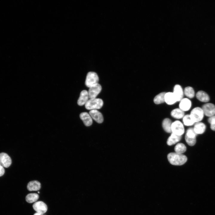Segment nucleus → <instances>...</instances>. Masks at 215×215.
I'll return each mask as SVG.
<instances>
[{"mask_svg":"<svg viewBox=\"0 0 215 215\" xmlns=\"http://www.w3.org/2000/svg\"><path fill=\"white\" fill-rule=\"evenodd\" d=\"M212 117H214V118H215V115H214V116H213Z\"/></svg>","mask_w":215,"mask_h":215,"instance_id":"obj_31","label":"nucleus"},{"mask_svg":"<svg viewBox=\"0 0 215 215\" xmlns=\"http://www.w3.org/2000/svg\"><path fill=\"white\" fill-rule=\"evenodd\" d=\"M39 198V195L36 193H30L27 194L26 196V201L29 203H32L36 202Z\"/></svg>","mask_w":215,"mask_h":215,"instance_id":"obj_25","label":"nucleus"},{"mask_svg":"<svg viewBox=\"0 0 215 215\" xmlns=\"http://www.w3.org/2000/svg\"><path fill=\"white\" fill-rule=\"evenodd\" d=\"M172 122L169 118H166L164 119L162 122V127L164 130L167 133L171 132V125Z\"/></svg>","mask_w":215,"mask_h":215,"instance_id":"obj_22","label":"nucleus"},{"mask_svg":"<svg viewBox=\"0 0 215 215\" xmlns=\"http://www.w3.org/2000/svg\"><path fill=\"white\" fill-rule=\"evenodd\" d=\"M99 78L97 74L93 72H90L87 74L85 81L87 87H90L98 83Z\"/></svg>","mask_w":215,"mask_h":215,"instance_id":"obj_4","label":"nucleus"},{"mask_svg":"<svg viewBox=\"0 0 215 215\" xmlns=\"http://www.w3.org/2000/svg\"><path fill=\"white\" fill-rule=\"evenodd\" d=\"M167 158L169 162L171 164L175 165H183L187 160V158L185 155L176 152L169 153Z\"/></svg>","mask_w":215,"mask_h":215,"instance_id":"obj_1","label":"nucleus"},{"mask_svg":"<svg viewBox=\"0 0 215 215\" xmlns=\"http://www.w3.org/2000/svg\"><path fill=\"white\" fill-rule=\"evenodd\" d=\"M181 137V136L172 133L167 140V144L170 146L173 145L180 141Z\"/></svg>","mask_w":215,"mask_h":215,"instance_id":"obj_20","label":"nucleus"},{"mask_svg":"<svg viewBox=\"0 0 215 215\" xmlns=\"http://www.w3.org/2000/svg\"><path fill=\"white\" fill-rule=\"evenodd\" d=\"M204 115L210 117L215 115V105L212 103H207L202 108Z\"/></svg>","mask_w":215,"mask_h":215,"instance_id":"obj_7","label":"nucleus"},{"mask_svg":"<svg viewBox=\"0 0 215 215\" xmlns=\"http://www.w3.org/2000/svg\"><path fill=\"white\" fill-rule=\"evenodd\" d=\"M182 118L183 124L186 126H191L195 123L191 119L189 114L185 115Z\"/></svg>","mask_w":215,"mask_h":215,"instance_id":"obj_27","label":"nucleus"},{"mask_svg":"<svg viewBox=\"0 0 215 215\" xmlns=\"http://www.w3.org/2000/svg\"><path fill=\"white\" fill-rule=\"evenodd\" d=\"M171 116L176 119H180L183 118L185 116L184 112L179 108H176L173 110L171 112Z\"/></svg>","mask_w":215,"mask_h":215,"instance_id":"obj_21","label":"nucleus"},{"mask_svg":"<svg viewBox=\"0 0 215 215\" xmlns=\"http://www.w3.org/2000/svg\"><path fill=\"white\" fill-rule=\"evenodd\" d=\"M79 116L86 126H89L92 124V118L90 114L87 112L82 113L80 114Z\"/></svg>","mask_w":215,"mask_h":215,"instance_id":"obj_16","label":"nucleus"},{"mask_svg":"<svg viewBox=\"0 0 215 215\" xmlns=\"http://www.w3.org/2000/svg\"><path fill=\"white\" fill-rule=\"evenodd\" d=\"M11 163V159L7 154L4 153H0V164L4 167L8 168Z\"/></svg>","mask_w":215,"mask_h":215,"instance_id":"obj_10","label":"nucleus"},{"mask_svg":"<svg viewBox=\"0 0 215 215\" xmlns=\"http://www.w3.org/2000/svg\"><path fill=\"white\" fill-rule=\"evenodd\" d=\"M184 94L189 98H192L195 96V91L193 88L191 86L185 87L184 91Z\"/></svg>","mask_w":215,"mask_h":215,"instance_id":"obj_24","label":"nucleus"},{"mask_svg":"<svg viewBox=\"0 0 215 215\" xmlns=\"http://www.w3.org/2000/svg\"><path fill=\"white\" fill-rule=\"evenodd\" d=\"M171 130L172 133L180 136L183 134L185 131L183 124L179 120L172 122Z\"/></svg>","mask_w":215,"mask_h":215,"instance_id":"obj_5","label":"nucleus"},{"mask_svg":"<svg viewBox=\"0 0 215 215\" xmlns=\"http://www.w3.org/2000/svg\"><path fill=\"white\" fill-rule=\"evenodd\" d=\"M196 96L199 100L202 102H207L210 100L208 95L204 91H198L196 93Z\"/></svg>","mask_w":215,"mask_h":215,"instance_id":"obj_17","label":"nucleus"},{"mask_svg":"<svg viewBox=\"0 0 215 215\" xmlns=\"http://www.w3.org/2000/svg\"><path fill=\"white\" fill-rule=\"evenodd\" d=\"M189 115L195 123L200 122L203 119L204 114L202 108L196 107L191 110Z\"/></svg>","mask_w":215,"mask_h":215,"instance_id":"obj_3","label":"nucleus"},{"mask_svg":"<svg viewBox=\"0 0 215 215\" xmlns=\"http://www.w3.org/2000/svg\"><path fill=\"white\" fill-rule=\"evenodd\" d=\"M38 193H39L40 192H39V191H38Z\"/></svg>","mask_w":215,"mask_h":215,"instance_id":"obj_32","label":"nucleus"},{"mask_svg":"<svg viewBox=\"0 0 215 215\" xmlns=\"http://www.w3.org/2000/svg\"><path fill=\"white\" fill-rule=\"evenodd\" d=\"M165 93L162 92L156 95L153 99L154 103L158 105L165 102Z\"/></svg>","mask_w":215,"mask_h":215,"instance_id":"obj_23","label":"nucleus"},{"mask_svg":"<svg viewBox=\"0 0 215 215\" xmlns=\"http://www.w3.org/2000/svg\"><path fill=\"white\" fill-rule=\"evenodd\" d=\"M192 105L191 101L188 98H183L180 101L179 108L184 112L188 110Z\"/></svg>","mask_w":215,"mask_h":215,"instance_id":"obj_11","label":"nucleus"},{"mask_svg":"<svg viewBox=\"0 0 215 215\" xmlns=\"http://www.w3.org/2000/svg\"><path fill=\"white\" fill-rule=\"evenodd\" d=\"M206 128V126L204 123L199 122L196 123L193 129L196 134H202L205 131Z\"/></svg>","mask_w":215,"mask_h":215,"instance_id":"obj_19","label":"nucleus"},{"mask_svg":"<svg viewBox=\"0 0 215 215\" xmlns=\"http://www.w3.org/2000/svg\"><path fill=\"white\" fill-rule=\"evenodd\" d=\"M208 121L210 124L211 128V130L215 131V118L212 116L209 117Z\"/></svg>","mask_w":215,"mask_h":215,"instance_id":"obj_28","label":"nucleus"},{"mask_svg":"<svg viewBox=\"0 0 215 215\" xmlns=\"http://www.w3.org/2000/svg\"><path fill=\"white\" fill-rule=\"evenodd\" d=\"M196 135L193 128H190L187 130L185 138L186 142L188 145L191 146L195 145L196 142Z\"/></svg>","mask_w":215,"mask_h":215,"instance_id":"obj_6","label":"nucleus"},{"mask_svg":"<svg viewBox=\"0 0 215 215\" xmlns=\"http://www.w3.org/2000/svg\"><path fill=\"white\" fill-rule=\"evenodd\" d=\"M33 209L38 213L43 214L47 211V207L44 202L39 201L35 202L33 205Z\"/></svg>","mask_w":215,"mask_h":215,"instance_id":"obj_9","label":"nucleus"},{"mask_svg":"<svg viewBox=\"0 0 215 215\" xmlns=\"http://www.w3.org/2000/svg\"><path fill=\"white\" fill-rule=\"evenodd\" d=\"M89 98L88 91L85 90L82 91L77 101V104L79 106H82L87 103Z\"/></svg>","mask_w":215,"mask_h":215,"instance_id":"obj_14","label":"nucleus"},{"mask_svg":"<svg viewBox=\"0 0 215 215\" xmlns=\"http://www.w3.org/2000/svg\"><path fill=\"white\" fill-rule=\"evenodd\" d=\"M165 101L167 104L171 105L175 104L177 101L173 93L169 92L165 93Z\"/></svg>","mask_w":215,"mask_h":215,"instance_id":"obj_15","label":"nucleus"},{"mask_svg":"<svg viewBox=\"0 0 215 215\" xmlns=\"http://www.w3.org/2000/svg\"><path fill=\"white\" fill-rule=\"evenodd\" d=\"M103 100L99 98H93L89 99L85 105V108L88 110L100 109L103 106Z\"/></svg>","mask_w":215,"mask_h":215,"instance_id":"obj_2","label":"nucleus"},{"mask_svg":"<svg viewBox=\"0 0 215 215\" xmlns=\"http://www.w3.org/2000/svg\"><path fill=\"white\" fill-rule=\"evenodd\" d=\"M89 114L91 117L97 122L101 123L103 121V117L102 114L97 110H90Z\"/></svg>","mask_w":215,"mask_h":215,"instance_id":"obj_12","label":"nucleus"},{"mask_svg":"<svg viewBox=\"0 0 215 215\" xmlns=\"http://www.w3.org/2000/svg\"><path fill=\"white\" fill-rule=\"evenodd\" d=\"M102 90V87L99 83L95 84L90 87L88 91L90 99L95 98Z\"/></svg>","mask_w":215,"mask_h":215,"instance_id":"obj_8","label":"nucleus"},{"mask_svg":"<svg viewBox=\"0 0 215 215\" xmlns=\"http://www.w3.org/2000/svg\"><path fill=\"white\" fill-rule=\"evenodd\" d=\"M173 92L176 98L177 102H179L183 98L184 91L180 85H176L174 87Z\"/></svg>","mask_w":215,"mask_h":215,"instance_id":"obj_13","label":"nucleus"},{"mask_svg":"<svg viewBox=\"0 0 215 215\" xmlns=\"http://www.w3.org/2000/svg\"><path fill=\"white\" fill-rule=\"evenodd\" d=\"M33 215H44L43 214H40L38 213H35Z\"/></svg>","mask_w":215,"mask_h":215,"instance_id":"obj_30","label":"nucleus"},{"mask_svg":"<svg viewBox=\"0 0 215 215\" xmlns=\"http://www.w3.org/2000/svg\"><path fill=\"white\" fill-rule=\"evenodd\" d=\"M41 188V183L39 182L36 180L30 182L27 186V189L30 191H38Z\"/></svg>","mask_w":215,"mask_h":215,"instance_id":"obj_18","label":"nucleus"},{"mask_svg":"<svg viewBox=\"0 0 215 215\" xmlns=\"http://www.w3.org/2000/svg\"><path fill=\"white\" fill-rule=\"evenodd\" d=\"M174 150L176 153L182 154L186 151V147L183 143H179L175 147Z\"/></svg>","mask_w":215,"mask_h":215,"instance_id":"obj_26","label":"nucleus"},{"mask_svg":"<svg viewBox=\"0 0 215 215\" xmlns=\"http://www.w3.org/2000/svg\"><path fill=\"white\" fill-rule=\"evenodd\" d=\"M5 172L4 167L0 164V176L3 175Z\"/></svg>","mask_w":215,"mask_h":215,"instance_id":"obj_29","label":"nucleus"}]
</instances>
